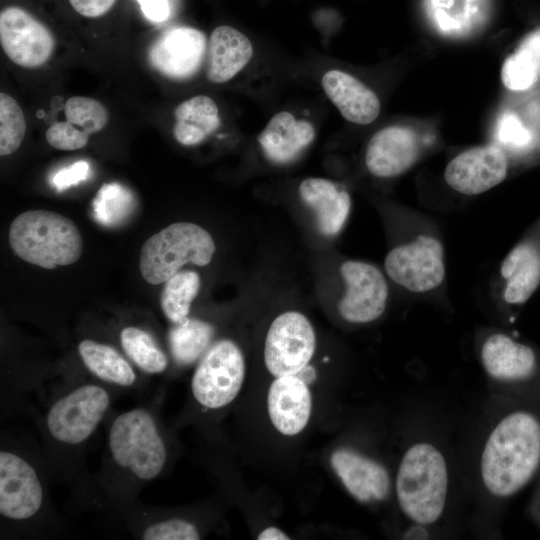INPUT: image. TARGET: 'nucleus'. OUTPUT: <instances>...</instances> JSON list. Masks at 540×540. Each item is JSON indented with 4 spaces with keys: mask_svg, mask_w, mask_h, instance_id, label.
<instances>
[{
    "mask_svg": "<svg viewBox=\"0 0 540 540\" xmlns=\"http://www.w3.org/2000/svg\"><path fill=\"white\" fill-rule=\"evenodd\" d=\"M314 138L315 128L311 122L281 111L260 132L258 143L270 162L285 165L295 161Z\"/></svg>",
    "mask_w": 540,
    "mask_h": 540,
    "instance_id": "nucleus-19",
    "label": "nucleus"
},
{
    "mask_svg": "<svg viewBox=\"0 0 540 540\" xmlns=\"http://www.w3.org/2000/svg\"><path fill=\"white\" fill-rule=\"evenodd\" d=\"M206 49V36L200 30L186 26L172 27L152 43L148 50V61L165 77L184 80L199 70Z\"/></svg>",
    "mask_w": 540,
    "mask_h": 540,
    "instance_id": "nucleus-13",
    "label": "nucleus"
},
{
    "mask_svg": "<svg viewBox=\"0 0 540 540\" xmlns=\"http://www.w3.org/2000/svg\"><path fill=\"white\" fill-rule=\"evenodd\" d=\"M119 392L95 379L65 382L38 421L50 478L73 485L74 495L89 483L86 450Z\"/></svg>",
    "mask_w": 540,
    "mask_h": 540,
    "instance_id": "nucleus-2",
    "label": "nucleus"
},
{
    "mask_svg": "<svg viewBox=\"0 0 540 540\" xmlns=\"http://www.w3.org/2000/svg\"><path fill=\"white\" fill-rule=\"evenodd\" d=\"M119 340L124 354L143 374L157 375L167 370L168 357L147 330L126 326L120 331Z\"/></svg>",
    "mask_w": 540,
    "mask_h": 540,
    "instance_id": "nucleus-28",
    "label": "nucleus"
},
{
    "mask_svg": "<svg viewBox=\"0 0 540 540\" xmlns=\"http://www.w3.org/2000/svg\"><path fill=\"white\" fill-rule=\"evenodd\" d=\"M448 482L441 451L428 442L414 443L403 454L395 480L402 512L419 526L435 523L445 509Z\"/></svg>",
    "mask_w": 540,
    "mask_h": 540,
    "instance_id": "nucleus-5",
    "label": "nucleus"
},
{
    "mask_svg": "<svg viewBox=\"0 0 540 540\" xmlns=\"http://www.w3.org/2000/svg\"><path fill=\"white\" fill-rule=\"evenodd\" d=\"M384 265L395 283L417 293L437 287L445 276L442 244L431 236H419L395 247Z\"/></svg>",
    "mask_w": 540,
    "mask_h": 540,
    "instance_id": "nucleus-10",
    "label": "nucleus"
},
{
    "mask_svg": "<svg viewBox=\"0 0 540 540\" xmlns=\"http://www.w3.org/2000/svg\"><path fill=\"white\" fill-rule=\"evenodd\" d=\"M133 207L131 191L116 182L102 185L92 202L94 218L105 226L122 223L131 214Z\"/></svg>",
    "mask_w": 540,
    "mask_h": 540,
    "instance_id": "nucleus-31",
    "label": "nucleus"
},
{
    "mask_svg": "<svg viewBox=\"0 0 540 540\" xmlns=\"http://www.w3.org/2000/svg\"><path fill=\"white\" fill-rule=\"evenodd\" d=\"M199 288V275L193 271L177 272L165 282L160 303L164 315L172 324L188 318Z\"/></svg>",
    "mask_w": 540,
    "mask_h": 540,
    "instance_id": "nucleus-30",
    "label": "nucleus"
},
{
    "mask_svg": "<svg viewBox=\"0 0 540 540\" xmlns=\"http://www.w3.org/2000/svg\"><path fill=\"white\" fill-rule=\"evenodd\" d=\"M425 15L441 35L464 38L487 23L490 0H424Z\"/></svg>",
    "mask_w": 540,
    "mask_h": 540,
    "instance_id": "nucleus-22",
    "label": "nucleus"
},
{
    "mask_svg": "<svg viewBox=\"0 0 540 540\" xmlns=\"http://www.w3.org/2000/svg\"><path fill=\"white\" fill-rule=\"evenodd\" d=\"M259 540H288L289 537L276 527L264 529L258 536Z\"/></svg>",
    "mask_w": 540,
    "mask_h": 540,
    "instance_id": "nucleus-39",
    "label": "nucleus"
},
{
    "mask_svg": "<svg viewBox=\"0 0 540 540\" xmlns=\"http://www.w3.org/2000/svg\"><path fill=\"white\" fill-rule=\"evenodd\" d=\"M143 14L152 22L166 21L171 14L169 0H138Z\"/></svg>",
    "mask_w": 540,
    "mask_h": 540,
    "instance_id": "nucleus-38",
    "label": "nucleus"
},
{
    "mask_svg": "<svg viewBox=\"0 0 540 540\" xmlns=\"http://www.w3.org/2000/svg\"><path fill=\"white\" fill-rule=\"evenodd\" d=\"M324 92L341 115L356 124L373 122L380 112V101L368 86L354 76L341 71L329 70L321 80Z\"/></svg>",
    "mask_w": 540,
    "mask_h": 540,
    "instance_id": "nucleus-20",
    "label": "nucleus"
},
{
    "mask_svg": "<svg viewBox=\"0 0 540 540\" xmlns=\"http://www.w3.org/2000/svg\"><path fill=\"white\" fill-rule=\"evenodd\" d=\"M499 141L513 148L526 147L531 142V135L514 113H505L497 124Z\"/></svg>",
    "mask_w": 540,
    "mask_h": 540,
    "instance_id": "nucleus-35",
    "label": "nucleus"
},
{
    "mask_svg": "<svg viewBox=\"0 0 540 540\" xmlns=\"http://www.w3.org/2000/svg\"><path fill=\"white\" fill-rule=\"evenodd\" d=\"M418 153V141L410 128L388 126L370 139L365 163L369 172L377 177H394L410 168Z\"/></svg>",
    "mask_w": 540,
    "mask_h": 540,
    "instance_id": "nucleus-16",
    "label": "nucleus"
},
{
    "mask_svg": "<svg viewBox=\"0 0 540 540\" xmlns=\"http://www.w3.org/2000/svg\"><path fill=\"white\" fill-rule=\"evenodd\" d=\"M0 42L7 57L24 68H36L46 63L55 45L51 31L18 6H8L1 11Z\"/></svg>",
    "mask_w": 540,
    "mask_h": 540,
    "instance_id": "nucleus-11",
    "label": "nucleus"
},
{
    "mask_svg": "<svg viewBox=\"0 0 540 540\" xmlns=\"http://www.w3.org/2000/svg\"><path fill=\"white\" fill-rule=\"evenodd\" d=\"M347 291L338 309L351 323H368L379 318L388 298V287L382 273L373 265L361 261H347L341 266Z\"/></svg>",
    "mask_w": 540,
    "mask_h": 540,
    "instance_id": "nucleus-12",
    "label": "nucleus"
},
{
    "mask_svg": "<svg viewBox=\"0 0 540 540\" xmlns=\"http://www.w3.org/2000/svg\"><path fill=\"white\" fill-rule=\"evenodd\" d=\"M213 335V325L199 319L188 317L173 324L168 332V345L174 362L188 366L200 359L210 347Z\"/></svg>",
    "mask_w": 540,
    "mask_h": 540,
    "instance_id": "nucleus-27",
    "label": "nucleus"
},
{
    "mask_svg": "<svg viewBox=\"0 0 540 540\" xmlns=\"http://www.w3.org/2000/svg\"><path fill=\"white\" fill-rule=\"evenodd\" d=\"M172 459L157 396L111 415L100 470L90 476L85 503L105 510L137 501L140 491L167 471Z\"/></svg>",
    "mask_w": 540,
    "mask_h": 540,
    "instance_id": "nucleus-1",
    "label": "nucleus"
},
{
    "mask_svg": "<svg viewBox=\"0 0 540 540\" xmlns=\"http://www.w3.org/2000/svg\"><path fill=\"white\" fill-rule=\"evenodd\" d=\"M507 160L500 148L485 145L468 149L454 157L444 173L447 184L465 195L483 193L504 180Z\"/></svg>",
    "mask_w": 540,
    "mask_h": 540,
    "instance_id": "nucleus-14",
    "label": "nucleus"
},
{
    "mask_svg": "<svg viewBox=\"0 0 540 540\" xmlns=\"http://www.w3.org/2000/svg\"><path fill=\"white\" fill-rule=\"evenodd\" d=\"M267 407L270 420L280 433L296 435L310 419V390L297 375L276 377L268 390Z\"/></svg>",
    "mask_w": 540,
    "mask_h": 540,
    "instance_id": "nucleus-17",
    "label": "nucleus"
},
{
    "mask_svg": "<svg viewBox=\"0 0 540 540\" xmlns=\"http://www.w3.org/2000/svg\"><path fill=\"white\" fill-rule=\"evenodd\" d=\"M173 136L184 146L202 143L221 123L215 101L205 95H197L180 103L174 110Z\"/></svg>",
    "mask_w": 540,
    "mask_h": 540,
    "instance_id": "nucleus-26",
    "label": "nucleus"
},
{
    "mask_svg": "<svg viewBox=\"0 0 540 540\" xmlns=\"http://www.w3.org/2000/svg\"><path fill=\"white\" fill-rule=\"evenodd\" d=\"M49 472L41 448L7 431L0 443L1 536L43 538L61 535L66 526L48 494Z\"/></svg>",
    "mask_w": 540,
    "mask_h": 540,
    "instance_id": "nucleus-3",
    "label": "nucleus"
},
{
    "mask_svg": "<svg viewBox=\"0 0 540 540\" xmlns=\"http://www.w3.org/2000/svg\"><path fill=\"white\" fill-rule=\"evenodd\" d=\"M66 121L87 134L100 132L108 122L105 106L96 99L73 96L64 105Z\"/></svg>",
    "mask_w": 540,
    "mask_h": 540,
    "instance_id": "nucleus-33",
    "label": "nucleus"
},
{
    "mask_svg": "<svg viewBox=\"0 0 540 540\" xmlns=\"http://www.w3.org/2000/svg\"><path fill=\"white\" fill-rule=\"evenodd\" d=\"M84 368L93 379L123 391H143V382L134 364L110 344L83 339L77 346Z\"/></svg>",
    "mask_w": 540,
    "mask_h": 540,
    "instance_id": "nucleus-18",
    "label": "nucleus"
},
{
    "mask_svg": "<svg viewBox=\"0 0 540 540\" xmlns=\"http://www.w3.org/2000/svg\"><path fill=\"white\" fill-rule=\"evenodd\" d=\"M302 201L310 207L319 231L336 235L343 228L351 208L348 192L335 182L324 178H307L299 186Z\"/></svg>",
    "mask_w": 540,
    "mask_h": 540,
    "instance_id": "nucleus-24",
    "label": "nucleus"
},
{
    "mask_svg": "<svg viewBox=\"0 0 540 540\" xmlns=\"http://www.w3.org/2000/svg\"><path fill=\"white\" fill-rule=\"evenodd\" d=\"M90 172L88 162L79 160L59 169L52 177L51 183L57 191H64L84 181Z\"/></svg>",
    "mask_w": 540,
    "mask_h": 540,
    "instance_id": "nucleus-36",
    "label": "nucleus"
},
{
    "mask_svg": "<svg viewBox=\"0 0 540 540\" xmlns=\"http://www.w3.org/2000/svg\"><path fill=\"white\" fill-rule=\"evenodd\" d=\"M253 46L239 30L216 27L207 47L206 75L212 83H225L235 77L251 60Z\"/></svg>",
    "mask_w": 540,
    "mask_h": 540,
    "instance_id": "nucleus-23",
    "label": "nucleus"
},
{
    "mask_svg": "<svg viewBox=\"0 0 540 540\" xmlns=\"http://www.w3.org/2000/svg\"><path fill=\"white\" fill-rule=\"evenodd\" d=\"M215 249L207 230L194 223L176 222L145 241L140 251V273L146 282L158 285L187 263L209 264Z\"/></svg>",
    "mask_w": 540,
    "mask_h": 540,
    "instance_id": "nucleus-7",
    "label": "nucleus"
},
{
    "mask_svg": "<svg viewBox=\"0 0 540 540\" xmlns=\"http://www.w3.org/2000/svg\"><path fill=\"white\" fill-rule=\"evenodd\" d=\"M331 466L347 491L359 502L385 500L391 489L386 468L379 462L351 449H337Z\"/></svg>",
    "mask_w": 540,
    "mask_h": 540,
    "instance_id": "nucleus-15",
    "label": "nucleus"
},
{
    "mask_svg": "<svg viewBox=\"0 0 540 540\" xmlns=\"http://www.w3.org/2000/svg\"><path fill=\"white\" fill-rule=\"evenodd\" d=\"M9 244L22 260L44 269L71 265L83 251L82 237L74 222L47 210L19 214L10 225Z\"/></svg>",
    "mask_w": 540,
    "mask_h": 540,
    "instance_id": "nucleus-6",
    "label": "nucleus"
},
{
    "mask_svg": "<svg viewBox=\"0 0 540 540\" xmlns=\"http://www.w3.org/2000/svg\"><path fill=\"white\" fill-rule=\"evenodd\" d=\"M506 281L504 299L510 304L528 300L540 283V253L532 244L514 247L500 268Z\"/></svg>",
    "mask_w": 540,
    "mask_h": 540,
    "instance_id": "nucleus-25",
    "label": "nucleus"
},
{
    "mask_svg": "<svg viewBox=\"0 0 540 540\" xmlns=\"http://www.w3.org/2000/svg\"><path fill=\"white\" fill-rule=\"evenodd\" d=\"M73 9L82 16L96 18L106 14L116 0H69Z\"/></svg>",
    "mask_w": 540,
    "mask_h": 540,
    "instance_id": "nucleus-37",
    "label": "nucleus"
},
{
    "mask_svg": "<svg viewBox=\"0 0 540 540\" xmlns=\"http://www.w3.org/2000/svg\"><path fill=\"white\" fill-rule=\"evenodd\" d=\"M481 362L487 375L499 382L522 381L536 370L533 350L501 333L492 334L485 340Z\"/></svg>",
    "mask_w": 540,
    "mask_h": 540,
    "instance_id": "nucleus-21",
    "label": "nucleus"
},
{
    "mask_svg": "<svg viewBox=\"0 0 540 540\" xmlns=\"http://www.w3.org/2000/svg\"><path fill=\"white\" fill-rule=\"evenodd\" d=\"M26 133V120L17 101L0 93V155L8 156L21 145Z\"/></svg>",
    "mask_w": 540,
    "mask_h": 540,
    "instance_id": "nucleus-32",
    "label": "nucleus"
},
{
    "mask_svg": "<svg viewBox=\"0 0 540 540\" xmlns=\"http://www.w3.org/2000/svg\"><path fill=\"white\" fill-rule=\"evenodd\" d=\"M540 465V421L531 412L516 410L502 417L487 436L480 457V477L489 494H516Z\"/></svg>",
    "mask_w": 540,
    "mask_h": 540,
    "instance_id": "nucleus-4",
    "label": "nucleus"
},
{
    "mask_svg": "<svg viewBox=\"0 0 540 540\" xmlns=\"http://www.w3.org/2000/svg\"><path fill=\"white\" fill-rule=\"evenodd\" d=\"M316 347V335L301 313L288 311L277 316L265 339L264 361L276 376L297 375L306 368Z\"/></svg>",
    "mask_w": 540,
    "mask_h": 540,
    "instance_id": "nucleus-9",
    "label": "nucleus"
},
{
    "mask_svg": "<svg viewBox=\"0 0 540 540\" xmlns=\"http://www.w3.org/2000/svg\"><path fill=\"white\" fill-rule=\"evenodd\" d=\"M502 82L510 90L523 91L540 78V30L529 34L518 50L508 57L501 72Z\"/></svg>",
    "mask_w": 540,
    "mask_h": 540,
    "instance_id": "nucleus-29",
    "label": "nucleus"
},
{
    "mask_svg": "<svg viewBox=\"0 0 540 540\" xmlns=\"http://www.w3.org/2000/svg\"><path fill=\"white\" fill-rule=\"evenodd\" d=\"M89 134L68 121L56 122L49 126L45 137L48 144L58 150L71 151L85 147Z\"/></svg>",
    "mask_w": 540,
    "mask_h": 540,
    "instance_id": "nucleus-34",
    "label": "nucleus"
},
{
    "mask_svg": "<svg viewBox=\"0 0 540 540\" xmlns=\"http://www.w3.org/2000/svg\"><path fill=\"white\" fill-rule=\"evenodd\" d=\"M244 376L245 362L240 348L231 340H219L203 354L193 373V400L206 410L224 408L239 394Z\"/></svg>",
    "mask_w": 540,
    "mask_h": 540,
    "instance_id": "nucleus-8",
    "label": "nucleus"
}]
</instances>
